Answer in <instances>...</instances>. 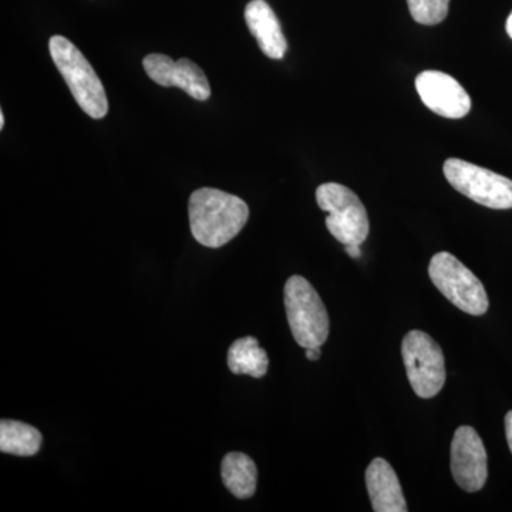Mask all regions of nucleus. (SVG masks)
I'll return each mask as SVG.
<instances>
[{
	"label": "nucleus",
	"instance_id": "f257e3e1",
	"mask_svg": "<svg viewBox=\"0 0 512 512\" xmlns=\"http://www.w3.org/2000/svg\"><path fill=\"white\" fill-rule=\"evenodd\" d=\"M188 215L195 241L207 248H221L247 225L249 208L237 195L200 188L191 194Z\"/></svg>",
	"mask_w": 512,
	"mask_h": 512
},
{
	"label": "nucleus",
	"instance_id": "f03ea898",
	"mask_svg": "<svg viewBox=\"0 0 512 512\" xmlns=\"http://www.w3.org/2000/svg\"><path fill=\"white\" fill-rule=\"evenodd\" d=\"M49 50L80 109L92 119L106 117L109 113V100L89 60L64 36L50 37Z\"/></svg>",
	"mask_w": 512,
	"mask_h": 512
},
{
	"label": "nucleus",
	"instance_id": "7ed1b4c3",
	"mask_svg": "<svg viewBox=\"0 0 512 512\" xmlns=\"http://www.w3.org/2000/svg\"><path fill=\"white\" fill-rule=\"evenodd\" d=\"M289 328L301 348L322 346L329 336V315L319 293L303 276H291L285 285Z\"/></svg>",
	"mask_w": 512,
	"mask_h": 512
},
{
	"label": "nucleus",
	"instance_id": "20e7f679",
	"mask_svg": "<svg viewBox=\"0 0 512 512\" xmlns=\"http://www.w3.org/2000/svg\"><path fill=\"white\" fill-rule=\"evenodd\" d=\"M320 210L328 212L326 227L343 245H362L369 235V217L363 202L345 185L326 183L316 191Z\"/></svg>",
	"mask_w": 512,
	"mask_h": 512
},
{
	"label": "nucleus",
	"instance_id": "39448f33",
	"mask_svg": "<svg viewBox=\"0 0 512 512\" xmlns=\"http://www.w3.org/2000/svg\"><path fill=\"white\" fill-rule=\"evenodd\" d=\"M431 282L444 296L468 315L481 316L488 311L487 292L480 279L456 256L439 252L429 265Z\"/></svg>",
	"mask_w": 512,
	"mask_h": 512
},
{
	"label": "nucleus",
	"instance_id": "423d86ee",
	"mask_svg": "<svg viewBox=\"0 0 512 512\" xmlns=\"http://www.w3.org/2000/svg\"><path fill=\"white\" fill-rule=\"evenodd\" d=\"M448 183L464 197L491 210H511L512 181L476 164L448 158L443 167Z\"/></svg>",
	"mask_w": 512,
	"mask_h": 512
},
{
	"label": "nucleus",
	"instance_id": "0eeeda50",
	"mask_svg": "<svg viewBox=\"0 0 512 512\" xmlns=\"http://www.w3.org/2000/svg\"><path fill=\"white\" fill-rule=\"evenodd\" d=\"M402 355L414 393L421 399L439 394L446 383V362L439 343L421 330H412L404 336Z\"/></svg>",
	"mask_w": 512,
	"mask_h": 512
},
{
	"label": "nucleus",
	"instance_id": "6e6552de",
	"mask_svg": "<svg viewBox=\"0 0 512 512\" xmlns=\"http://www.w3.org/2000/svg\"><path fill=\"white\" fill-rule=\"evenodd\" d=\"M451 473L458 487L467 493H477L487 481V451L473 427L461 426L454 433L451 443Z\"/></svg>",
	"mask_w": 512,
	"mask_h": 512
},
{
	"label": "nucleus",
	"instance_id": "1a4fd4ad",
	"mask_svg": "<svg viewBox=\"0 0 512 512\" xmlns=\"http://www.w3.org/2000/svg\"><path fill=\"white\" fill-rule=\"evenodd\" d=\"M144 69L154 83L163 87H178L198 101L210 99L211 86L207 76L190 59L175 60L170 56L153 53L144 57Z\"/></svg>",
	"mask_w": 512,
	"mask_h": 512
},
{
	"label": "nucleus",
	"instance_id": "9d476101",
	"mask_svg": "<svg viewBox=\"0 0 512 512\" xmlns=\"http://www.w3.org/2000/svg\"><path fill=\"white\" fill-rule=\"evenodd\" d=\"M416 89L427 109L446 119H463L471 110V99L454 77L426 70L416 79Z\"/></svg>",
	"mask_w": 512,
	"mask_h": 512
},
{
	"label": "nucleus",
	"instance_id": "9b49d317",
	"mask_svg": "<svg viewBox=\"0 0 512 512\" xmlns=\"http://www.w3.org/2000/svg\"><path fill=\"white\" fill-rule=\"evenodd\" d=\"M245 22L265 56L281 60L288 50L281 23L265 0H252L245 8Z\"/></svg>",
	"mask_w": 512,
	"mask_h": 512
},
{
	"label": "nucleus",
	"instance_id": "f8f14e48",
	"mask_svg": "<svg viewBox=\"0 0 512 512\" xmlns=\"http://www.w3.org/2000/svg\"><path fill=\"white\" fill-rule=\"evenodd\" d=\"M366 487L376 512H407L397 474L384 458H375L366 470Z\"/></svg>",
	"mask_w": 512,
	"mask_h": 512
},
{
	"label": "nucleus",
	"instance_id": "ddd939ff",
	"mask_svg": "<svg viewBox=\"0 0 512 512\" xmlns=\"http://www.w3.org/2000/svg\"><path fill=\"white\" fill-rule=\"evenodd\" d=\"M221 477L229 493L239 500L251 498L255 494L258 470L247 454L228 453L222 460Z\"/></svg>",
	"mask_w": 512,
	"mask_h": 512
},
{
	"label": "nucleus",
	"instance_id": "4468645a",
	"mask_svg": "<svg viewBox=\"0 0 512 512\" xmlns=\"http://www.w3.org/2000/svg\"><path fill=\"white\" fill-rule=\"evenodd\" d=\"M228 367L234 375H248L261 379L268 372V353L259 346L258 340L245 336L235 340L228 350Z\"/></svg>",
	"mask_w": 512,
	"mask_h": 512
},
{
	"label": "nucleus",
	"instance_id": "2eb2a0df",
	"mask_svg": "<svg viewBox=\"0 0 512 512\" xmlns=\"http://www.w3.org/2000/svg\"><path fill=\"white\" fill-rule=\"evenodd\" d=\"M43 437L29 424L16 420L0 423V451L19 457H32L39 453Z\"/></svg>",
	"mask_w": 512,
	"mask_h": 512
},
{
	"label": "nucleus",
	"instance_id": "dca6fc26",
	"mask_svg": "<svg viewBox=\"0 0 512 512\" xmlns=\"http://www.w3.org/2000/svg\"><path fill=\"white\" fill-rule=\"evenodd\" d=\"M413 19L420 25H439L447 18L450 0H407Z\"/></svg>",
	"mask_w": 512,
	"mask_h": 512
},
{
	"label": "nucleus",
	"instance_id": "f3484780",
	"mask_svg": "<svg viewBox=\"0 0 512 512\" xmlns=\"http://www.w3.org/2000/svg\"><path fill=\"white\" fill-rule=\"evenodd\" d=\"M505 434H507L508 446L512 453V410L505 416Z\"/></svg>",
	"mask_w": 512,
	"mask_h": 512
},
{
	"label": "nucleus",
	"instance_id": "a211bd4d",
	"mask_svg": "<svg viewBox=\"0 0 512 512\" xmlns=\"http://www.w3.org/2000/svg\"><path fill=\"white\" fill-rule=\"evenodd\" d=\"M345 251L348 252L352 258H360L362 256V249H360V245L352 244V245H345Z\"/></svg>",
	"mask_w": 512,
	"mask_h": 512
},
{
	"label": "nucleus",
	"instance_id": "6ab92c4d",
	"mask_svg": "<svg viewBox=\"0 0 512 512\" xmlns=\"http://www.w3.org/2000/svg\"><path fill=\"white\" fill-rule=\"evenodd\" d=\"M306 359L308 360H318L320 357V346H316V348H308L305 349Z\"/></svg>",
	"mask_w": 512,
	"mask_h": 512
},
{
	"label": "nucleus",
	"instance_id": "aec40b11",
	"mask_svg": "<svg viewBox=\"0 0 512 512\" xmlns=\"http://www.w3.org/2000/svg\"><path fill=\"white\" fill-rule=\"evenodd\" d=\"M505 28H507L508 36H510L512 39V12H511V15L508 16L507 26H505Z\"/></svg>",
	"mask_w": 512,
	"mask_h": 512
},
{
	"label": "nucleus",
	"instance_id": "412c9836",
	"mask_svg": "<svg viewBox=\"0 0 512 512\" xmlns=\"http://www.w3.org/2000/svg\"><path fill=\"white\" fill-rule=\"evenodd\" d=\"M5 127V114H3V111L2 113H0V128H3Z\"/></svg>",
	"mask_w": 512,
	"mask_h": 512
}]
</instances>
